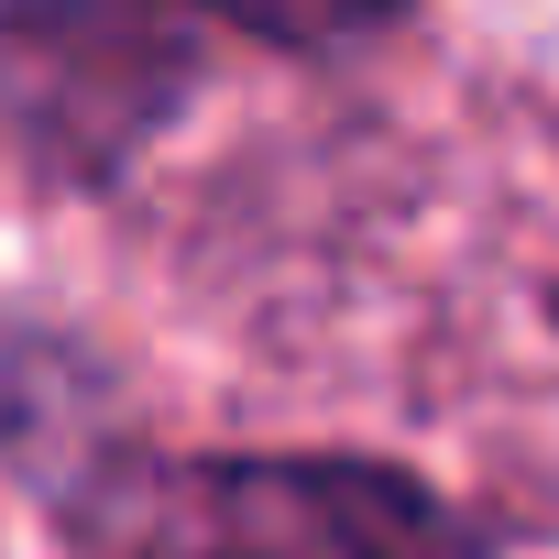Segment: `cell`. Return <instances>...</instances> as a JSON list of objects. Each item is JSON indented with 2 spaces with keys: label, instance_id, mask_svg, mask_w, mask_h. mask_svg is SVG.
<instances>
[{
  "label": "cell",
  "instance_id": "cell-1",
  "mask_svg": "<svg viewBox=\"0 0 559 559\" xmlns=\"http://www.w3.org/2000/svg\"><path fill=\"white\" fill-rule=\"evenodd\" d=\"M132 559H472L450 504L373 461H187L121 515Z\"/></svg>",
  "mask_w": 559,
  "mask_h": 559
},
{
  "label": "cell",
  "instance_id": "cell-3",
  "mask_svg": "<svg viewBox=\"0 0 559 559\" xmlns=\"http://www.w3.org/2000/svg\"><path fill=\"white\" fill-rule=\"evenodd\" d=\"M209 12H230V23H252V34H286V45H330V34L384 23L395 0H209Z\"/></svg>",
  "mask_w": 559,
  "mask_h": 559
},
{
  "label": "cell",
  "instance_id": "cell-2",
  "mask_svg": "<svg viewBox=\"0 0 559 559\" xmlns=\"http://www.w3.org/2000/svg\"><path fill=\"white\" fill-rule=\"evenodd\" d=\"M187 88L176 0H23L0 12V121L45 165H110Z\"/></svg>",
  "mask_w": 559,
  "mask_h": 559
}]
</instances>
